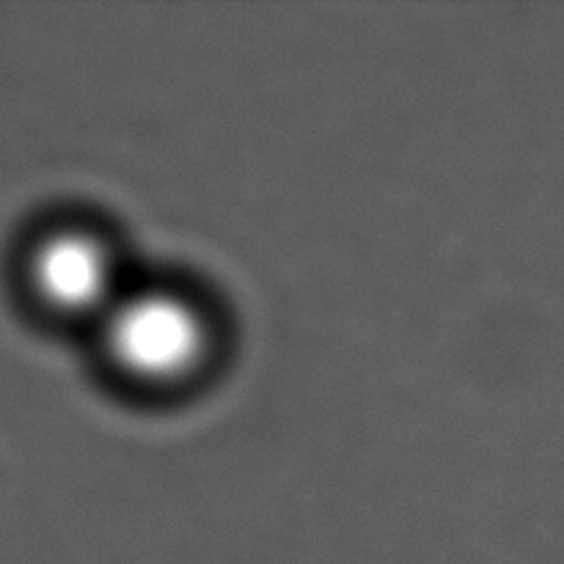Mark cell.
Segmentation results:
<instances>
[{
    "label": "cell",
    "instance_id": "1",
    "mask_svg": "<svg viewBox=\"0 0 564 564\" xmlns=\"http://www.w3.org/2000/svg\"><path fill=\"white\" fill-rule=\"evenodd\" d=\"M105 364L127 386L171 394L196 383L218 352V325L185 286L135 284L94 328Z\"/></svg>",
    "mask_w": 564,
    "mask_h": 564
},
{
    "label": "cell",
    "instance_id": "2",
    "mask_svg": "<svg viewBox=\"0 0 564 564\" xmlns=\"http://www.w3.org/2000/svg\"><path fill=\"white\" fill-rule=\"evenodd\" d=\"M25 281L44 312L91 330L132 284L116 242L88 224L44 231L28 253Z\"/></svg>",
    "mask_w": 564,
    "mask_h": 564
}]
</instances>
